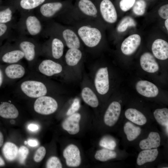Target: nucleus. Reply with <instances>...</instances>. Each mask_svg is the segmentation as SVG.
<instances>
[{"instance_id":"obj_1","label":"nucleus","mask_w":168,"mask_h":168,"mask_svg":"<svg viewBox=\"0 0 168 168\" xmlns=\"http://www.w3.org/2000/svg\"><path fill=\"white\" fill-rule=\"evenodd\" d=\"M15 28L19 35L36 37L43 33L41 20L32 11L21 12Z\"/></svg>"},{"instance_id":"obj_2","label":"nucleus","mask_w":168,"mask_h":168,"mask_svg":"<svg viewBox=\"0 0 168 168\" xmlns=\"http://www.w3.org/2000/svg\"><path fill=\"white\" fill-rule=\"evenodd\" d=\"M14 44L23 52L24 58L30 65L35 64L41 55V45L33 38L19 35Z\"/></svg>"},{"instance_id":"obj_3","label":"nucleus","mask_w":168,"mask_h":168,"mask_svg":"<svg viewBox=\"0 0 168 168\" xmlns=\"http://www.w3.org/2000/svg\"><path fill=\"white\" fill-rule=\"evenodd\" d=\"M18 88L20 92L33 98L45 96L48 92L46 84L39 78L35 77L22 80L19 84Z\"/></svg>"},{"instance_id":"obj_4","label":"nucleus","mask_w":168,"mask_h":168,"mask_svg":"<svg viewBox=\"0 0 168 168\" xmlns=\"http://www.w3.org/2000/svg\"><path fill=\"white\" fill-rule=\"evenodd\" d=\"M49 39L41 45V55H50L55 59H59L63 54L64 45L62 40L57 35L49 34Z\"/></svg>"},{"instance_id":"obj_5","label":"nucleus","mask_w":168,"mask_h":168,"mask_svg":"<svg viewBox=\"0 0 168 168\" xmlns=\"http://www.w3.org/2000/svg\"><path fill=\"white\" fill-rule=\"evenodd\" d=\"M77 34L84 44L90 48L97 46L102 38L100 31L97 28L88 26H83L77 30Z\"/></svg>"},{"instance_id":"obj_6","label":"nucleus","mask_w":168,"mask_h":168,"mask_svg":"<svg viewBox=\"0 0 168 168\" xmlns=\"http://www.w3.org/2000/svg\"><path fill=\"white\" fill-rule=\"evenodd\" d=\"M36 99L34 104V109L38 114L49 115L54 113L58 108L57 101L51 96L45 95Z\"/></svg>"},{"instance_id":"obj_7","label":"nucleus","mask_w":168,"mask_h":168,"mask_svg":"<svg viewBox=\"0 0 168 168\" xmlns=\"http://www.w3.org/2000/svg\"><path fill=\"white\" fill-rule=\"evenodd\" d=\"M63 7L60 2L44 3L39 7L36 15L43 21L50 19L59 14Z\"/></svg>"},{"instance_id":"obj_8","label":"nucleus","mask_w":168,"mask_h":168,"mask_svg":"<svg viewBox=\"0 0 168 168\" xmlns=\"http://www.w3.org/2000/svg\"><path fill=\"white\" fill-rule=\"evenodd\" d=\"M37 71L44 75L51 77L61 73L63 70L62 66L51 59H45L38 62Z\"/></svg>"},{"instance_id":"obj_9","label":"nucleus","mask_w":168,"mask_h":168,"mask_svg":"<svg viewBox=\"0 0 168 168\" xmlns=\"http://www.w3.org/2000/svg\"><path fill=\"white\" fill-rule=\"evenodd\" d=\"M95 87L97 92L104 95L109 89V80L108 68L102 67L97 71L94 79Z\"/></svg>"},{"instance_id":"obj_10","label":"nucleus","mask_w":168,"mask_h":168,"mask_svg":"<svg viewBox=\"0 0 168 168\" xmlns=\"http://www.w3.org/2000/svg\"><path fill=\"white\" fill-rule=\"evenodd\" d=\"M121 106L117 101L112 102L109 105L104 116V122L106 125L112 127L118 122L120 116Z\"/></svg>"},{"instance_id":"obj_11","label":"nucleus","mask_w":168,"mask_h":168,"mask_svg":"<svg viewBox=\"0 0 168 168\" xmlns=\"http://www.w3.org/2000/svg\"><path fill=\"white\" fill-rule=\"evenodd\" d=\"M63 155L65 158L67 166L71 167H77L81 163V158L80 150L75 145L71 144L64 150Z\"/></svg>"},{"instance_id":"obj_12","label":"nucleus","mask_w":168,"mask_h":168,"mask_svg":"<svg viewBox=\"0 0 168 168\" xmlns=\"http://www.w3.org/2000/svg\"><path fill=\"white\" fill-rule=\"evenodd\" d=\"M100 11L104 20L110 23H115L117 19L115 7L110 0H103L100 5Z\"/></svg>"},{"instance_id":"obj_13","label":"nucleus","mask_w":168,"mask_h":168,"mask_svg":"<svg viewBox=\"0 0 168 168\" xmlns=\"http://www.w3.org/2000/svg\"><path fill=\"white\" fill-rule=\"evenodd\" d=\"M140 36L137 34L131 35L126 38L121 44V49L124 54L129 55L133 54L140 45Z\"/></svg>"},{"instance_id":"obj_14","label":"nucleus","mask_w":168,"mask_h":168,"mask_svg":"<svg viewBox=\"0 0 168 168\" xmlns=\"http://www.w3.org/2000/svg\"><path fill=\"white\" fill-rule=\"evenodd\" d=\"M24 58L23 52L14 44L10 45L1 57L2 61L9 64L19 62Z\"/></svg>"},{"instance_id":"obj_15","label":"nucleus","mask_w":168,"mask_h":168,"mask_svg":"<svg viewBox=\"0 0 168 168\" xmlns=\"http://www.w3.org/2000/svg\"><path fill=\"white\" fill-rule=\"evenodd\" d=\"M136 88L139 94L147 97H154L159 93L157 87L152 83L146 80L138 81L136 84Z\"/></svg>"},{"instance_id":"obj_16","label":"nucleus","mask_w":168,"mask_h":168,"mask_svg":"<svg viewBox=\"0 0 168 168\" xmlns=\"http://www.w3.org/2000/svg\"><path fill=\"white\" fill-rule=\"evenodd\" d=\"M81 119V115L79 113H75L69 115L63 122V128L70 134H77L80 130Z\"/></svg>"},{"instance_id":"obj_17","label":"nucleus","mask_w":168,"mask_h":168,"mask_svg":"<svg viewBox=\"0 0 168 168\" xmlns=\"http://www.w3.org/2000/svg\"><path fill=\"white\" fill-rule=\"evenodd\" d=\"M140 64L141 68L145 71L153 73L159 69V66L153 55L149 52H145L141 56Z\"/></svg>"},{"instance_id":"obj_18","label":"nucleus","mask_w":168,"mask_h":168,"mask_svg":"<svg viewBox=\"0 0 168 168\" xmlns=\"http://www.w3.org/2000/svg\"><path fill=\"white\" fill-rule=\"evenodd\" d=\"M152 50L154 56L161 60H166L168 58V43L162 39H158L153 42Z\"/></svg>"},{"instance_id":"obj_19","label":"nucleus","mask_w":168,"mask_h":168,"mask_svg":"<svg viewBox=\"0 0 168 168\" xmlns=\"http://www.w3.org/2000/svg\"><path fill=\"white\" fill-rule=\"evenodd\" d=\"M6 76L12 80H17L23 77L26 73L24 66L19 62L9 64L5 68Z\"/></svg>"},{"instance_id":"obj_20","label":"nucleus","mask_w":168,"mask_h":168,"mask_svg":"<svg viewBox=\"0 0 168 168\" xmlns=\"http://www.w3.org/2000/svg\"><path fill=\"white\" fill-rule=\"evenodd\" d=\"M161 137L157 132H151L147 137L141 140L139 146L142 150L149 149L158 148L161 144Z\"/></svg>"},{"instance_id":"obj_21","label":"nucleus","mask_w":168,"mask_h":168,"mask_svg":"<svg viewBox=\"0 0 168 168\" xmlns=\"http://www.w3.org/2000/svg\"><path fill=\"white\" fill-rule=\"evenodd\" d=\"M126 118L130 122L136 125L142 126L147 122L146 116L141 112L133 108L127 109L124 112Z\"/></svg>"},{"instance_id":"obj_22","label":"nucleus","mask_w":168,"mask_h":168,"mask_svg":"<svg viewBox=\"0 0 168 168\" xmlns=\"http://www.w3.org/2000/svg\"><path fill=\"white\" fill-rule=\"evenodd\" d=\"M159 153L157 148L142 150L138 154L136 160L137 164L142 165L147 163L154 161Z\"/></svg>"},{"instance_id":"obj_23","label":"nucleus","mask_w":168,"mask_h":168,"mask_svg":"<svg viewBox=\"0 0 168 168\" xmlns=\"http://www.w3.org/2000/svg\"><path fill=\"white\" fill-rule=\"evenodd\" d=\"M19 115V111L15 105L4 102L0 104V116L6 119H14Z\"/></svg>"},{"instance_id":"obj_24","label":"nucleus","mask_w":168,"mask_h":168,"mask_svg":"<svg viewBox=\"0 0 168 168\" xmlns=\"http://www.w3.org/2000/svg\"><path fill=\"white\" fill-rule=\"evenodd\" d=\"M123 129L127 140L130 142L136 139L142 132V129L140 127L130 121L125 123Z\"/></svg>"},{"instance_id":"obj_25","label":"nucleus","mask_w":168,"mask_h":168,"mask_svg":"<svg viewBox=\"0 0 168 168\" xmlns=\"http://www.w3.org/2000/svg\"><path fill=\"white\" fill-rule=\"evenodd\" d=\"M78 6L80 11L86 16L91 17L97 16V9L93 3L90 0H80Z\"/></svg>"},{"instance_id":"obj_26","label":"nucleus","mask_w":168,"mask_h":168,"mask_svg":"<svg viewBox=\"0 0 168 168\" xmlns=\"http://www.w3.org/2000/svg\"><path fill=\"white\" fill-rule=\"evenodd\" d=\"M46 0H20L16 8L21 12L32 11L44 3Z\"/></svg>"},{"instance_id":"obj_27","label":"nucleus","mask_w":168,"mask_h":168,"mask_svg":"<svg viewBox=\"0 0 168 168\" xmlns=\"http://www.w3.org/2000/svg\"><path fill=\"white\" fill-rule=\"evenodd\" d=\"M81 95L84 102L91 107L96 108L98 106V99L95 94L89 87H84L82 90Z\"/></svg>"},{"instance_id":"obj_28","label":"nucleus","mask_w":168,"mask_h":168,"mask_svg":"<svg viewBox=\"0 0 168 168\" xmlns=\"http://www.w3.org/2000/svg\"><path fill=\"white\" fill-rule=\"evenodd\" d=\"M82 53L79 49H69L65 55L66 63L68 66H75L81 59Z\"/></svg>"},{"instance_id":"obj_29","label":"nucleus","mask_w":168,"mask_h":168,"mask_svg":"<svg viewBox=\"0 0 168 168\" xmlns=\"http://www.w3.org/2000/svg\"><path fill=\"white\" fill-rule=\"evenodd\" d=\"M18 148L14 143L7 142L4 145L2 148V152L5 158L8 161L14 160L18 154Z\"/></svg>"},{"instance_id":"obj_30","label":"nucleus","mask_w":168,"mask_h":168,"mask_svg":"<svg viewBox=\"0 0 168 168\" xmlns=\"http://www.w3.org/2000/svg\"><path fill=\"white\" fill-rule=\"evenodd\" d=\"M15 8L8 7L0 10V23L6 24H14Z\"/></svg>"},{"instance_id":"obj_31","label":"nucleus","mask_w":168,"mask_h":168,"mask_svg":"<svg viewBox=\"0 0 168 168\" xmlns=\"http://www.w3.org/2000/svg\"><path fill=\"white\" fill-rule=\"evenodd\" d=\"M117 154L113 150L107 149H102L97 150L96 152L94 157L100 161L104 162L116 157Z\"/></svg>"},{"instance_id":"obj_32","label":"nucleus","mask_w":168,"mask_h":168,"mask_svg":"<svg viewBox=\"0 0 168 168\" xmlns=\"http://www.w3.org/2000/svg\"><path fill=\"white\" fill-rule=\"evenodd\" d=\"M153 115L156 122L162 126L168 127V109L165 108L157 109L153 112Z\"/></svg>"},{"instance_id":"obj_33","label":"nucleus","mask_w":168,"mask_h":168,"mask_svg":"<svg viewBox=\"0 0 168 168\" xmlns=\"http://www.w3.org/2000/svg\"><path fill=\"white\" fill-rule=\"evenodd\" d=\"M137 23L131 17L126 16L121 21L117 27V30L119 32L125 31L128 27H135Z\"/></svg>"},{"instance_id":"obj_34","label":"nucleus","mask_w":168,"mask_h":168,"mask_svg":"<svg viewBox=\"0 0 168 168\" xmlns=\"http://www.w3.org/2000/svg\"><path fill=\"white\" fill-rule=\"evenodd\" d=\"M146 6L144 0H137L133 6V12L137 15L142 16L145 12Z\"/></svg>"},{"instance_id":"obj_35","label":"nucleus","mask_w":168,"mask_h":168,"mask_svg":"<svg viewBox=\"0 0 168 168\" xmlns=\"http://www.w3.org/2000/svg\"><path fill=\"white\" fill-rule=\"evenodd\" d=\"M99 145L101 147L111 150H114L116 146L114 139L107 137L102 138L100 141Z\"/></svg>"},{"instance_id":"obj_36","label":"nucleus","mask_w":168,"mask_h":168,"mask_svg":"<svg viewBox=\"0 0 168 168\" xmlns=\"http://www.w3.org/2000/svg\"><path fill=\"white\" fill-rule=\"evenodd\" d=\"M46 167L48 168H61L62 164L58 158L53 156L49 158L48 160Z\"/></svg>"},{"instance_id":"obj_37","label":"nucleus","mask_w":168,"mask_h":168,"mask_svg":"<svg viewBox=\"0 0 168 168\" xmlns=\"http://www.w3.org/2000/svg\"><path fill=\"white\" fill-rule=\"evenodd\" d=\"M29 153L28 149L24 146L20 147L18 152L19 160L21 164H24Z\"/></svg>"},{"instance_id":"obj_38","label":"nucleus","mask_w":168,"mask_h":168,"mask_svg":"<svg viewBox=\"0 0 168 168\" xmlns=\"http://www.w3.org/2000/svg\"><path fill=\"white\" fill-rule=\"evenodd\" d=\"M15 24H6L0 23V38L7 35L12 27H15Z\"/></svg>"},{"instance_id":"obj_39","label":"nucleus","mask_w":168,"mask_h":168,"mask_svg":"<svg viewBox=\"0 0 168 168\" xmlns=\"http://www.w3.org/2000/svg\"><path fill=\"white\" fill-rule=\"evenodd\" d=\"M46 153L45 148L44 147H40L36 151L34 157L35 161L39 162L44 157Z\"/></svg>"},{"instance_id":"obj_40","label":"nucleus","mask_w":168,"mask_h":168,"mask_svg":"<svg viewBox=\"0 0 168 168\" xmlns=\"http://www.w3.org/2000/svg\"><path fill=\"white\" fill-rule=\"evenodd\" d=\"M135 2V0H121L119 6L122 10L126 12L133 7Z\"/></svg>"},{"instance_id":"obj_41","label":"nucleus","mask_w":168,"mask_h":168,"mask_svg":"<svg viewBox=\"0 0 168 168\" xmlns=\"http://www.w3.org/2000/svg\"><path fill=\"white\" fill-rule=\"evenodd\" d=\"M80 107V103L79 100L78 98H75L71 106L68 110L67 112V115H70L73 114L77 111Z\"/></svg>"},{"instance_id":"obj_42","label":"nucleus","mask_w":168,"mask_h":168,"mask_svg":"<svg viewBox=\"0 0 168 168\" xmlns=\"http://www.w3.org/2000/svg\"><path fill=\"white\" fill-rule=\"evenodd\" d=\"M159 16L162 18L166 19L168 18V4L161 6L158 11Z\"/></svg>"},{"instance_id":"obj_43","label":"nucleus","mask_w":168,"mask_h":168,"mask_svg":"<svg viewBox=\"0 0 168 168\" xmlns=\"http://www.w3.org/2000/svg\"><path fill=\"white\" fill-rule=\"evenodd\" d=\"M28 128L29 130L34 132L38 130L39 128V127L36 124H31L28 125Z\"/></svg>"},{"instance_id":"obj_44","label":"nucleus","mask_w":168,"mask_h":168,"mask_svg":"<svg viewBox=\"0 0 168 168\" xmlns=\"http://www.w3.org/2000/svg\"><path fill=\"white\" fill-rule=\"evenodd\" d=\"M28 144L31 147L36 146L38 144V142L35 139H30L28 141Z\"/></svg>"},{"instance_id":"obj_45","label":"nucleus","mask_w":168,"mask_h":168,"mask_svg":"<svg viewBox=\"0 0 168 168\" xmlns=\"http://www.w3.org/2000/svg\"><path fill=\"white\" fill-rule=\"evenodd\" d=\"M4 141L3 136L2 133L0 131V147L3 144Z\"/></svg>"},{"instance_id":"obj_46","label":"nucleus","mask_w":168,"mask_h":168,"mask_svg":"<svg viewBox=\"0 0 168 168\" xmlns=\"http://www.w3.org/2000/svg\"><path fill=\"white\" fill-rule=\"evenodd\" d=\"M3 79V76L2 70L0 69V87L2 85Z\"/></svg>"},{"instance_id":"obj_47","label":"nucleus","mask_w":168,"mask_h":168,"mask_svg":"<svg viewBox=\"0 0 168 168\" xmlns=\"http://www.w3.org/2000/svg\"><path fill=\"white\" fill-rule=\"evenodd\" d=\"M5 164V163L4 161L2 158L0 156V166H3Z\"/></svg>"},{"instance_id":"obj_48","label":"nucleus","mask_w":168,"mask_h":168,"mask_svg":"<svg viewBox=\"0 0 168 168\" xmlns=\"http://www.w3.org/2000/svg\"><path fill=\"white\" fill-rule=\"evenodd\" d=\"M165 27L167 29V30H168V19H166L165 22Z\"/></svg>"},{"instance_id":"obj_49","label":"nucleus","mask_w":168,"mask_h":168,"mask_svg":"<svg viewBox=\"0 0 168 168\" xmlns=\"http://www.w3.org/2000/svg\"><path fill=\"white\" fill-rule=\"evenodd\" d=\"M10 122L12 124H13L15 123V121L14 120H12L10 121Z\"/></svg>"},{"instance_id":"obj_50","label":"nucleus","mask_w":168,"mask_h":168,"mask_svg":"<svg viewBox=\"0 0 168 168\" xmlns=\"http://www.w3.org/2000/svg\"><path fill=\"white\" fill-rule=\"evenodd\" d=\"M24 143L25 144H28V141H25L24 142Z\"/></svg>"}]
</instances>
